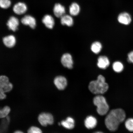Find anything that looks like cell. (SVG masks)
I'll return each instance as SVG.
<instances>
[{"instance_id":"obj_1","label":"cell","mask_w":133,"mask_h":133,"mask_svg":"<svg viewBox=\"0 0 133 133\" xmlns=\"http://www.w3.org/2000/svg\"><path fill=\"white\" fill-rule=\"evenodd\" d=\"M126 116L125 113L123 110L121 109H113L106 116L105 124L109 130L115 131L119 124L125 120Z\"/></svg>"},{"instance_id":"obj_2","label":"cell","mask_w":133,"mask_h":133,"mask_svg":"<svg viewBox=\"0 0 133 133\" xmlns=\"http://www.w3.org/2000/svg\"><path fill=\"white\" fill-rule=\"evenodd\" d=\"M109 88V85L106 82L105 78L102 75L98 76L96 80L91 81L89 86V90L95 94H104Z\"/></svg>"},{"instance_id":"obj_3","label":"cell","mask_w":133,"mask_h":133,"mask_svg":"<svg viewBox=\"0 0 133 133\" xmlns=\"http://www.w3.org/2000/svg\"><path fill=\"white\" fill-rule=\"evenodd\" d=\"M93 102L97 107L96 111L99 115L104 116L107 114L109 106L104 96L101 95L96 96L93 99Z\"/></svg>"},{"instance_id":"obj_4","label":"cell","mask_w":133,"mask_h":133,"mask_svg":"<svg viewBox=\"0 0 133 133\" xmlns=\"http://www.w3.org/2000/svg\"><path fill=\"white\" fill-rule=\"evenodd\" d=\"M13 85L6 76H0V100H3L7 97L6 93L12 90Z\"/></svg>"},{"instance_id":"obj_5","label":"cell","mask_w":133,"mask_h":133,"mask_svg":"<svg viewBox=\"0 0 133 133\" xmlns=\"http://www.w3.org/2000/svg\"><path fill=\"white\" fill-rule=\"evenodd\" d=\"M38 121L41 125L43 127H46L49 125L54 124V116L50 113L42 112L39 114L38 116Z\"/></svg>"},{"instance_id":"obj_6","label":"cell","mask_w":133,"mask_h":133,"mask_svg":"<svg viewBox=\"0 0 133 133\" xmlns=\"http://www.w3.org/2000/svg\"><path fill=\"white\" fill-rule=\"evenodd\" d=\"M54 84L60 90H64L67 85V81L65 77L62 76H58L55 78Z\"/></svg>"},{"instance_id":"obj_7","label":"cell","mask_w":133,"mask_h":133,"mask_svg":"<svg viewBox=\"0 0 133 133\" xmlns=\"http://www.w3.org/2000/svg\"><path fill=\"white\" fill-rule=\"evenodd\" d=\"M117 20L120 24L128 25L131 24L132 18L129 13L123 12L119 15L117 17Z\"/></svg>"},{"instance_id":"obj_8","label":"cell","mask_w":133,"mask_h":133,"mask_svg":"<svg viewBox=\"0 0 133 133\" xmlns=\"http://www.w3.org/2000/svg\"><path fill=\"white\" fill-rule=\"evenodd\" d=\"M61 62L64 67L70 69H72L73 61L70 54L66 53L63 55L61 58Z\"/></svg>"},{"instance_id":"obj_9","label":"cell","mask_w":133,"mask_h":133,"mask_svg":"<svg viewBox=\"0 0 133 133\" xmlns=\"http://www.w3.org/2000/svg\"><path fill=\"white\" fill-rule=\"evenodd\" d=\"M21 22L25 25L29 26L32 29H34L36 25L35 19L33 17L29 15L24 17L21 19Z\"/></svg>"},{"instance_id":"obj_10","label":"cell","mask_w":133,"mask_h":133,"mask_svg":"<svg viewBox=\"0 0 133 133\" xmlns=\"http://www.w3.org/2000/svg\"><path fill=\"white\" fill-rule=\"evenodd\" d=\"M27 6L23 2H19L14 5L13 7V11L18 15L24 14L27 10Z\"/></svg>"},{"instance_id":"obj_11","label":"cell","mask_w":133,"mask_h":133,"mask_svg":"<svg viewBox=\"0 0 133 133\" xmlns=\"http://www.w3.org/2000/svg\"><path fill=\"white\" fill-rule=\"evenodd\" d=\"M6 25L10 30L15 31L18 29L19 25V19L15 17L11 16L8 19Z\"/></svg>"},{"instance_id":"obj_12","label":"cell","mask_w":133,"mask_h":133,"mask_svg":"<svg viewBox=\"0 0 133 133\" xmlns=\"http://www.w3.org/2000/svg\"><path fill=\"white\" fill-rule=\"evenodd\" d=\"M110 64V61L107 56H101L98 58L97 65L100 69H106L109 67Z\"/></svg>"},{"instance_id":"obj_13","label":"cell","mask_w":133,"mask_h":133,"mask_svg":"<svg viewBox=\"0 0 133 133\" xmlns=\"http://www.w3.org/2000/svg\"><path fill=\"white\" fill-rule=\"evenodd\" d=\"M84 125L88 129H94L97 124V120L95 117L92 116H88L84 122Z\"/></svg>"},{"instance_id":"obj_14","label":"cell","mask_w":133,"mask_h":133,"mask_svg":"<svg viewBox=\"0 0 133 133\" xmlns=\"http://www.w3.org/2000/svg\"><path fill=\"white\" fill-rule=\"evenodd\" d=\"M53 11L55 16L57 18H61L65 13V8L59 3L55 5Z\"/></svg>"},{"instance_id":"obj_15","label":"cell","mask_w":133,"mask_h":133,"mask_svg":"<svg viewBox=\"0 0 133 133\" xmlns=\"http://www.w3.org/2000/svg\"><path fill=\"white\" fill-rule=\"evenodd\" d=\"M42 22L46 27L49 29L54 27L55 21L52 17L49 15H46L43 18Z\"/></svg>"},{"instance_id":"obj_16","label":"cell","mask_w":133,"mask_h":133,"mask_svg":"<svg viewBox=\"0 0 133 133\" xmlns=\"http://www.w3.org/2000/svg\"><path fill=\"white\" fill-rule=\"evenodd\" d=\"M3 42L5 46L9 48H12L16 44V39L12 35L8 36L3 38Z\"/></svg>"},{"instance_id":"obj_17","label":"cell","mask_w":133,"mask_h":133,"mask_svg":"<svg viewBox=\"0 0 133 133\" xmlns=\"http://www.w3.org/2000/svg\"><path fill=\"white\" fill-rule=\"evenodd\" d=\"M61 125L65 128L71 129L74 128L75 126V121L72 118L69 117L65 120L62 121L61 123Z\"/></svg>"},{"instance_id":"obj_18","label":"cell","mask_w":133,"mask_h":133,"mask_svg":"<svg viewBox=\"0 0 133 133\" xmlns=\"http://www.w3.org/2000/svg\"><path fill=\"white\" fill-rule=\"evenodd\" d=\"M61 24L64 25L71 26L74 24V19L71 17L69 15H64L61 17Z\"/></svg>"},{"instance_id":"obj_19","label":"cell","mask_w":133,"mask_h":133,"mask_svg":"<svg viewBox=\"0 0 133 133\" xmlns=\"http://www.w3.org/2000/svg\"><path fill=\"white\" fill-rule=\"evenodd\" d=\"M80 11V7L79 5L76 3H73L69 8L70 14L71 16H75L78 15Z\"/></svg>"},{"instance_id":"obj_20","label":"cell","mask_w":133,"mask_h":133,"mask_svg":"<svg viewBox=\"0 0 133 133\" xmlns=\"http://www.w3.org/2000/svg\"><path fill=\"white\" fill-rule=\"evenodd\" d=\"M112 67L115 72L119 73L123 71L124 66V64L120 61H116L113 63Z\"/></svg>"},{"instance_id":"obj_21","label":"cell","mask_w":133,"mask_h":133,"mask_svg":"<svg viewBox=\"0 0 133 133\" xmlns=\"http://www.w3.org/2000/svg\"><path fill=\"white\" fill-rule=\"evenodd\" d=\"M11 112V109L9 106L6 105L2 109H0V118L2 119L7 117Z\"/></svg>"},{"instance_id":"obj_22","label":"cell","mask_w":133,"mask_h":133,"mask_svg":"<svg viewBox=\"0 0 133 133\" xmlns=\"http://www.w3.org/2000/svg\"><path fill=\"white\" fill-rule=\"evenodd\" d=\"M102 49V45L99 42H95L91 44V50L95 54H98L100 52Z\"/></svg>"},{"instance_id":"obj_23","label":"cell","mask_w":133,"mask_h":133,"mask_svg":"<svg viewBox=\"0 0 133 133\" xmlns=\"http://www.w3.org/2000/svg\"><path fill=\"white\" fill-rule=\"evenodd\" d=\"M125 126L128 130L133 132V118H129L126 120L125 122Z\"/></svg>"},{"instance_id":"obj_24","label":"cell","mask_w":133,"mask_h":133,"mask_svg":"<svg viewBox=\"0 0 133 133\" xmlns=\"http://www.w3.org/2000/svg\"><path fill=\"white\" fill-rule=\"evenodd\" d=\"M11 5L10 0H0V7L3 9H7Z\"/></svg>"},{"instance_id":"obj_25","label":"cell","mask_w":133,"mask_h":133,"mask_svg":"<svg viewBox=\"0 0 133 133\" xmlns=\"http://www.w3.org/2000/svg\"><path fill=\"white\" fill-rule=\"evenodd\" d=\"M27 133H43L42 130L36 126H31L28 129Z\"/></svg>"},{"instance_id":"obj_26","label":"cell","mask_w":133,"mask_h":133,"mask_svg":"<svg viewBox=\"0 0 133 133\" xmlns=\"http://www.w3.org/2000/svg\"><path fill=\"white\" fill-rule=\"evenodd\" d=\"M128 62L133 64V51H131L128 54Z\"/></svg>"},{"instance_id":"obj_27","label":"cell","mask_w":133,"mask_h":133,"mask_svg":"<svg viewBox=\"0 0 133 133\" xmlns=\"http://www.w3.org/2000/svg\"><path fill=\"white\" fill-rule=\"evenodd\" d=\"M13 133H24V132H23V131H21V130H16L15 132Z\"/></svg>"},{"instance_id":"obj_28","label":"cell","mask_w":133,"mask_h":133,"mask_svg":"<svg viewBox=\"0 0 133 133\" xmlns=\"http://www.w3.org/2000/svg\"><path fill=\"white\" fill-rule=\"evenodd\" d=\"M94 133H104L102 132H101V131H97V132H94Z\"/></svg>"}]
</instances>
